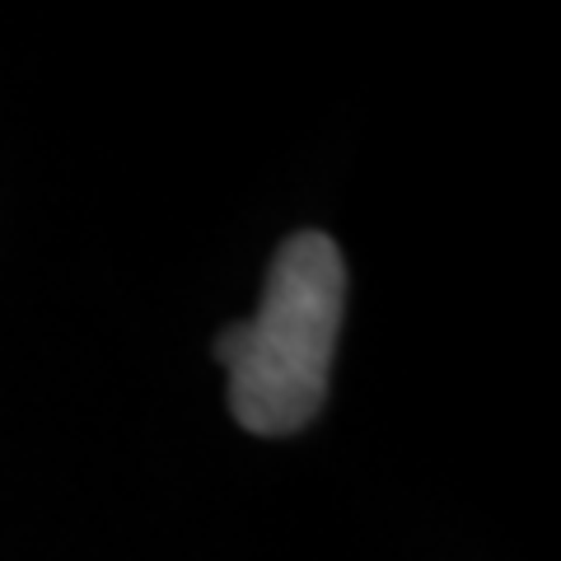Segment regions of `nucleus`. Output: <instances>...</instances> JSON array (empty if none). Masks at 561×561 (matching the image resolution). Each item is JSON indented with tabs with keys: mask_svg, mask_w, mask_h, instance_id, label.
Masks as SVG:
<instances>
[{
	"mask_svg": "<svg viewBox=\"0 0 561 561\" xmlns=\"http://www.w3.org/2000/svg\"><path fill=\"white\" fill-rule=\"evenodd\" d=\"M342 313V249L319 230L290 234L272 253L257 313L216 337V360L230 375V412L243 431L276 440L323 412Z\"/></svg>",
	"mask_w": 561,
	"mask_h": 561,
	"instance_id": "f257e3e1",
	"label": "nucleus"
}]
</instances>
